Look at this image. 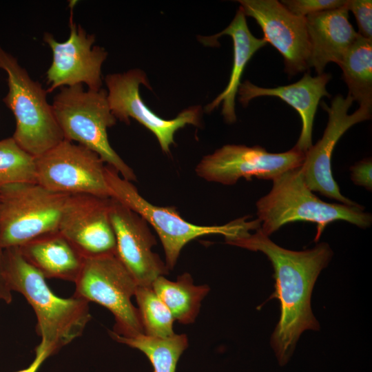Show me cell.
Wrapping results in <instances>:
<instances>
[{
    "mask_svg": "<svg viewBox=\"0 0 372 372\" xmlns=\"http://www.w3.org/2000/svg\"><path fill=\"white\" fill-rule=\"evenodd\" d=\"M353 102L349 95L344 97L338 94L333 99L329 107L322 103L329 114V121L322 138L305 152L300 170L307 187L312 192H319L344 205L358 206L359 204L340 193L331 171V156L339 139L351 127L371 117V109L364 107H360L349 114V110Z\"/></svg>",
    "mask_w": 372,
    "mask_h": 372,
    "instance_id": "13",
    "label": "cell"
},
{
    "mask_svg": "<svg viewBox=\"0 0 372 372\" xmlns=\"http://www.w3.org/2000/svg\"><path fill=\"white\" fill-rule=\"evenodd\" d=\"M64 140L73 142L97 154L106 165L124 179L136 180L133 169L110 144L107 129L116 124L104 89L85 90L83 85L60 88L52 104Z\"/></svg>",
    "mask_w": 372,
    "mask_h": 372,
    "instance_id": "5",
    "label": "cell"
},
{
    "mask_svg": "<svg viewBox=\"0 0 372 372\" xmlns=\"http://www.w3.org/2000/svg\"><path fill=\"white\" fill-rule=\"evenodd\" d=\"M331 75L322 73L312 76L309 73L297 82L273 88L258 87L249 81L240 84L238 89L239 101L247 106L249 102L259 96H276L293 107L302 120V130L296 145L298 150L306 152L312 146V130L313 121L320 99L330 97L326 85Z\"/></svg>",
    "mask_w": 372,
    "mask_h": 372,
    "instance_id": "17",
    "label": "cell"
},
{
    "mask_svg": "<svg viewBox=\"0 0 372 372\" xmlns=\"http://www.w3.org/2000/svg\"><path fill=\"white\" fill-rule=\"evenodd\" d=\"M68 196L50 191L37 183H17L0 188L1 247H20L59 231Z\"/></svg>",
    "mask_w": 372,
    "mask_h": 372,
    "instance_id": "7",
    "label": "cell"
},
{
    "mask_svg": "<svg viewBox=\"0 0 372 372\" xmlns=\"http://www.w3.org/2000/svg\"><path fill=\"white\" fill-rule=\"evenodd\" d=\"M109 217L116 243V255L138 286L152 287L168 269L152 250L156 240L147 221L135 211L110 198Z\"/></svg>",
    "mask_w": 372,
    "mask_h": 372,
    "instance_id": "14",
    "label": "cell"
},
{
    "mask_svg": "<svg viewBox=\"0 0 372 372\" xmlns=\"http://www.w3.org/2000/svg\"><path fill=\"white\" fill-rule=\"evenodd\" d=\"M110 198L90 194L69 195L59 231L86 259L116 255V243L109 217Z\"/></svg>",
    "mask_w": 372,
    "mask_h": 372,
    "instance_id": "15",
    "label": "cell"
},
{
    "mask_svg": "<svg viewBox=\"0 0 372 372\" xmlns=\"http://www.w3.org/2000/svg\"><path fill=\"white\" fill-rule=\"evenodd\" d=\"M309 43V68L318 75L333 62L339 65L349 47L359 37L349 21L345 6L305 17Z\"/></svg>",
    "mask_w": 372,
    "mask_h": 372,
    "instance_id": "18",
    "label": "cell"
},
{
    "mask_svg": "<svg viewBox=\"0 0 372 372\" xmlns=\"http://www.w3.org/2000/svg\"><path fill=\"white\" fill-rule=\"evenodd\" d=\"M152 287L174 320L183 324L194 322L201 302L209 291L207 285H195L189 273L178 276L176 281L161 276L153 282Z\"/></svg>",
    "mask_w": 372,
    "mask_h": 372,
    "instance_id": "21",
    "label": "cell"
},
{
    "mask_svg": "<svg viewBox=\"0 0 372 372\" xmlns=\"http://www.w3.org/2000/svg\"><path fill=\"white\" fill-rule=\"evenodd\" d=\"M70 18V35L63 42L45 32L43 41L52 50V61L46 72L48 93L57 88L85 85L88 90L101 89V67L107 56L102 47L94 45L95 37Z\"/></svg>",
    "mask_w": 372,
    "mask_h": 372,
    "instance_id": "12",
    "label": "cell"
},
{
    "mask_svg": "<svg viewBox=\"0 0 372 372\" xmlns=\"http://www.w3.org/2000/svg\"><path fill=\"white\" fill-rule=\"evenodd\" d=\"M351 180L357 185L362 186L366 189H372V162L371 158H365L350 168Z\"/></svg>",
    "mask_w": 372,
    "mask_h": 372,
    "instance_id": "28",
    "label": "cell"
},
{
    "mask_svg": "<svg viewBox=\"0 0 372 372\" xmlns=\"http://www.w3.org/2000/svg\"><path fill=\"white\" fill-rule=\"evenodd\" d=\"M107 87V101L112 114L127 124L130 118L136 120L156 136L162 151L170 152L174 145V134L187 125H200L201 107H191L184 110L172 119L163 118L152 112L139 94V86L151 89L143 71L130 70L124 73L107 74L105 78Z\"/></svg>",
    "mask_w": 372,
    "mask_h": 372,
    "instance_id": "11",
    "label": "cell"
},
{
    "mask_svg": "<svg viewBox=\"0 0 372 372\" xmlns=\"http://www.w3.org/2000/svg\"><path fill=\"white\" fill-rule=\"evenodd\" d=\"M349 95L360 107H372V39L359 35L339 64Z\"/></svg>",
    "mask_w": 372,
    "mask_h": 372,
    "instance_id": "22",
    "label": "cell"
},
{
    "mask_svg": "<svg viewBox=\"0 0 372 372\" xmlns=\"http://www.w3.org/2000/svg\"><path fill=\"white\" fill-rule=\"evenodd\" d=\"M227 34L233 40V66L229 83L225 89L205 107L210 112L222 103V114L227 123L236 121L235 99L241 84L240 80L245 68L252 56L267 43L262 39L254 37L250 32L246 16L239 8L234 19L223 31L214 36L203 37V43L214 45L218 37Z\"/></svg>",
    "mask_w": 372,
    "mask_h": 372,
    "instance_id": "19",
    "label": "cell"
},
{
    "mask_svg": "<svg viewBox=\"0 0 372 372\" xmlns=\"http://www.w3.org/2000/svg\"><path fill=\"white\" fill-rule=\"evenodd\" d=\"M0 300L10 304L12 300V291L4 276V249L0 245Z\"/></svg>",
    "mask_w": 372,
    "mask_h": 372,
    "instance_id": "29",
    "label": "cell"
},
{
    "mask_svg": "<svg viewBox=\"0 0 372 372\" xmlns=\"http://www.w3.org/2000/svg\"><path fill=\"white\" fill-rule=\"evenodd\" d=\"M280 2L292 14L301 17L340 8L347 3L344 0H283Z\"/></svg>",
    "mask_w": 372,
    "mask_h": 372,
    "instance_id": "26",
    "label": "cell"
},
{
    "mask_svg": "<svg viewBox=\"0 0 372 372\" xmlns=\"http://www.w3.org/2000/svg\"><path fill=\"white\" fill-rule=\"evenodd\" d=\"M105 167L95 152L63 140L35 158L36 182L56 193L110 198Z\"/></svg>",
    "mask_w": 372,
    "mask_h": 372,
    "instance_id": "9",
    "label": "cell"
},
{
    "mask_svg": "<svg viewBox=\"0 0 372 372\" xmlns=\"http://www.w3.org/2000/svg\"><path fill=\"white\" fill-rule=\"evenodd\" d=\"M0 69L7 74L8 90L3 101L12 112L16 127L12 138L34 158L64 140L47 90L34 81L17 59L0 45Z\"/></svg>",
    "mask_w": 372,
    "mask_h": 372,
    "instance_id": "6",
    "label": "cell"
},
{
    "mask_svg": "<svg viewBox=\"0 0 372 372\" xmlns=\"http://www.w3.org/2000/svg\"><path fill=\"white\" fill-rule=\"evenodd\" d=\"M305 153L295 147L282 153H270L259 145H226L205 156L197 164L198 176L225 185H232L240 178L273 180L282 173L300 167Z\"/></svg>",
    "mask_w": 372,
    "mask_h": 372,
    "instance_id": "10",
    "label": "cell"
},
{
    "mask_svg": "<svg viewBox=\"0 0 372 372\" xmlns=\"http://www.w3.org/2000/svg\"><path fill=\"white\" fill-rule=\"evenodd\" d=\"M74 283V296L99 304L114 315L113 333L125 338L144 334L131 300L138 285L116 255L86 258Z\"/></svg>",
    "mask_w": 372,
    "mask_h": 372,
    "instance_id": "8",
    "label": "cell"
},
{
    "mask_svg": "<svg viewBox=\"0 0 372 372\" xmlns=\"http://www.w3.org/2000/svg\"><path fill=\"white\" fill-rule=\"evenodd\" d=\"M134 296L145 335L165 338L175 334L174 318L152 287L138 286Z\"/></svg>",
    "mask_w": 372,
    "mask_h": 372,
    "instance_id": "24",
    "label": "cell"
},
{
    "mask_svg": "<svg viewBox=\"0 0 372 372\" xmlns=\"http://www.w3.org/2000/svg\"><path fill=\"white\" fill-rule=\"evenodd\" d=\"M105 176L110 197L143 218L158 234L165 256L167 269L175 267L183 248L190 241L207 235L218 234L231 239L243 236L260 227L257 218L247 217L222 225H198L183 218L174 207L156 206L145 200L134 185L124 179L112 167L105 165Z\"/></svg>",
    "mask_w": 372,
    "mask_h": 372,
    "instance_id": "4",
    "label": "cell"
},
{
    "mask_svg": "<svg viewBox=\"0 0 372 372\" xmlns=\"http://www.w3.org/2000/svg\"><path fill=\"white\" fill-rule=\"evenodd\" d=\"M260 229L269 236L283 225L295 221L317 225L315 241L325 227L335 220H344L361 228L369 227L371 215L361 205L326 203L307 187L300 167L287 171L273 180L271 191L256 203Z\"/></svg>",
    "mask_w": 372,
    "mask_h": 372,
    "instance_id": "3",
    "label": "cell"
},
{
    "mask_svg": "<svg viewBox=\"0 0 372 372\" xmlns=\"http://www.w3.org/2000/svg\"><path fill=\"white\" fill-rule=\"evenodd\" d=\"M35 358L34 361L31 364L24 369L18 371L17 372H37L42 364V363L48 358L50 355L48 353L41 348L37 347L35 349Z\"/></svg>",
    "mask_w": 372,
    "mask_h": 372,
    "instance_id": "30",
    "label": "cell"
},
{
    "mask_svg": "<svg viewBox=\"0 0 372 372\" xmlns=\"http://www.w3.org/2000/svg\"><path fill=\"white\" fill-rule=\"evenodd\" d=\"M116 341L142 351L150 361L154 372H176L177 362L188 346L185 334H174L165 338H154L141 334L125 338L110 331Z\"/></svg>",
    "mask_w": 372,
    "mask_h": 372,
    "instance_id": "23",
    "label": "cell"
},
{
    "mask_svg": "<svg viewBox=\"0 0 372 372\" xmlns=\"http://www.w3.org/2000/svg\"><path fill=\"white\" fill-rule=\"evenodd\" d=\"M225 242L261 251L273 265L276 283L271 298L280 300V317L271 335V345L278 364L285 366L291 359L301 333L320 329L311 311V296L318 276L331 259V247L321 242L311 249L289 250L275 244L260 227L254 234L225 239Z\"/></svg>",
    "mask_w": 372,
    "mask_h": 372,
    "instance_id": "1",
    "label": "cell"
},
{
    "mask_svg": "<svg viewBox=\"0 0 372 372\" xmlns=\"http://www.w3.org/2000/svg\"><path fill=\"white\" fill-rule=\"evenodd\" d=\"M4 276L10 289L23 295L32 307L41 338L37 347L50 356L82 334L91 319L88 302L56 296L17 247L4 249Z\"/></svg>",
    "mask_w": 372,
    "mask_h": 372,
    "instance_id": "2",
    "label": "cell"
},
{
    "mask_svg": "<svg viewBox=\"0 0 372 372\" xmlns=\"http://www.w3.org/2000/svg\"><path fill=\"white\" fill-rule=\"evenodd\" d=\"M245 16L260 26L263 39L282 56L285 71L290 75L309 68V43L305 17L292 14L277 0H240Z\"/></svg>",
    "mask_w": 372,
    "mask_h": 372,
    "instance_id": "16",
    "label": "cell"
},
{
    "mask_svg": "<svg viewBox=\"0 0 372 372\" xmlns=\"http://www.w3.org/2000/svg\"><path fill=\"white\" fill-rule=\"evenodd\" d=\"M17 248L45 278L75 282L85 260L59 231L46 234Z\"/></svg>",
    "mask_w": 372,
    "mask_h": 372,
    "instance_id": "20",
    "label": "cell"
},
{
    "mask_svg": "<svg viewBox=\"0 0 372 372\" xmlns=\"http://www.w3.org/2000/svg\"><path fill=\"white\" fill-rule=\"evenodd\" d=\"M17 183H37L35 158L10 137L0 140V188Z\"/></svg>",
    "mask_w": 372,
    "mask_h": 372,
    "instance_id": "25",
    "label": "cell"
},
{
    "mask_svg": "<svg viewBox=\"0 0 372 372\" xmlns=\"http://www.w3.org/2000/svg\"><path fill=\"white\" fill-rule=\"evenodd\" d=\"M346 8L355 17L359 28L358 34L364 38L372 39L371 0H348Z\"/></svg>",
    "mask_w": 372,
    "mask_h": 372,
    "instance_id": "27",
    "label": "cell"
}]
</instances>
